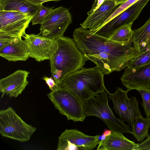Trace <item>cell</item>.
<instances>
[{
	"label": "cell",
	"mask_w": 150,
	"mask_h": 150,
	"mask_svg": "<svg viewBox=\"0 0 150 150\" xmlns=\"http://www.w3.org/2000/svg\"><path fill=\"white\" fill-rule=\"evenodd\" d=\"M33 18L19 12L0 10V40L23 37Z\"/></svg>",
	"instance_id": "obj_7"
},
{
	"label": "cell",
	"mask_w": 150,
	"mask_h": 150,
	"mask_svg": "<svg viewBox=\"0 0 150 150\" xmlns=\"http://www.w3.org/2000/svg\"><path fill=\"white\" fill-rule=\"evenodd\" d=\"M0 56L9 61H25L29 54L25 40L21 37L12 38L9 43L0 49Z\"/></svg>",
	"instance_id": "obj_15"
},
{
	"label": "cell",
	"mask_w": 150,
	"mask_h": 150,
	"mask_svg": "<svg viewBox=\"0 0 150 150\" xmlns=\"http://www.w3.org/2000/svg\"><path fill=\"white\" fill-rule=\"evenodd\" d=\"M73 39L84 57L95 63L104 74L125 69L139 54L131 43L117 42L81 27L74 30Z\"/></svg>",
	"instance_id": "obj_1"
},
{
	"label": "cell",
	"mask_w": 150,
	"mask_h": 150,
	"mask_svg": "<svg viewBox=\"0 0 150 150\" xmlns=\"http://www.w3.org/2000/svg\"><path fill=\"white\" fill-rule=\"evenodd\" d=\"M138 0H127L120 5L112 13L106 20L100 28Z\"/></svg>",
	"instance_id": "obj_24"
},
{
	"label": "cell",
	"mask_w": 150,
	"mask_h": 150,
	"mask_svg": "<svg viewBox=\"0 0 150 150\" xmlns=\"http://www.w3.org/2000/svg\"><path fill=\"white\" fill-rule=\"evenodd\" d=\"M53 7H45L42 4L41 6L40 10L38 14L32 19V25H34L42 23L46 17L53 10Z\"/></svg>",
	"instance_id": "obj_22"
},
{
	"label": "cell",
	"mask_w": 150,
	"mask_h": 150,
	"mask_svg": "<svg viewBox=\"0 0 150 150\" xmlns=\"http://www.w3.org/2000/svg\"><path fill=\"white\" fill-rule=\"evenodd\" d=\"M72 22V16L69 10L62 6L57 7L54 9L40 24L39 34L56 39L63 36Z\"/></svg>",
	"instance_id": "obj_9"
},
{
	"label": "cell",
	"mask_w": 150,
	"mask_h": 150,
	"mask_svg": "<svg viewBox=\"0 0 150 150\" xmlns=\"http://www.w3.org/2000/svg\"><path fill=\"white\" fill-rule=\"evenodd\" d=\"M100 136L88 135L76 129H66L59 137L57 150H93L100 141Z\"/></svg>",
	"instance_id": "obj_10"
},
{
	"label": "cell",
	"mask_w": 150,
	"mask_h": 150,
	"mask_svg": "<svg viewBox=\"0 0 150 150\" xmlns=\"http://www.w3.org/2000/svg\"><path fill=\"white\" fill-rule=\"evenodd\" d=\"M30 72L17 70L10 75L0 80L1 98L6 95L11 97H17L21 93L28 84L27 80Z\"/></svg>",
	"instance_id": "obj_14"
},
{
	"label": "cell",
	"mask_w": 150,
	"mask_h": 150,
	"mask_svg": "<svg viewBox=\"0 0 150 150\" xmlns=\"http://www.w3.org/2000/svg\"><path fill=\"white\" fill-rule=\"evenodd\" d=\"M106 90L94 95L83 104L86 117L93 116L100 118L112 132L132 134L131 129L117 118L109 107Z\"/></svg>",
	"instance_id": "obj_4"
},
{
	"label": "cell",
	"mask_w": 150,
	"mask_h": 150,
	"mask_svg": "<svg viewBox=\"0 0 150 150\" xmlns=\"http://www.w3.org/2000/svg\"><path fill=\"white\" fill-rule=\"evenodd\" d=\"M120 5L110 0H95L87 13L86 20L80 24L81 27L88 29L94 33Z\"/></svg>",
	"instance_id": "obj_12"
},
{
	"label": "cell",
	"mask_w": 150,
	"mask_h": 150,
	"mask_svg": "<svg viewBox=\"0 0 150 150\" xmlns=\"http://www.w3.org/2000/svg\"><path fill=\"white\" fill-rule=\"evenodd\" d=\"M138 143L126 138L123 134L111 132L104 139L100 140L98 150H135Z\"/></svg>",
	"instance_id": "obj_16"
},
{
	"label": "cell",
	"mask_w": 150,
	"mask_h": 150,
	"mask_svg": "<svg viewBox=\"0 0 150 150\" xmlns=\"http://www.w3.org/2000/svg\"><path fill=\"white\" fill-rule=\"evenodd\" d=\"M41 6L27 0H0V10L19 12L33 18L38 14Z\"/></svg>",
	"instance_id": "obj_17"
},
{
	"label": "cell",
	"mask_w": 150,
	"mask_h": 150,
	"mask_svg": "<svg viewBox=\"0 0 150 150\" xmlns=\"http://www.w3.org/2000/svg\"><path fill=\"white\" fill-rule=\"evenodd\" d=\"M131 129L132 134L137 141L142 142L144 138L149 135L150 117L144 118L142 115L137 117Z\"/></svg>",
	"instance_id": "obj_19"
},
{
	"label": "cell",
	"mask_w": 150,
	"mask_h": 150,
	"mask_svg": "<svg viewBox=\"0 0 150 150\" xmlns=\"http://www.w3.org/2000/svg\"><path fill=\"white\" fill-rule=\"evenodd\" d=\"M150 150V135L147 137L143 142L138 145L135 150Z\"/></svg>",
	"instance_id": "obj_25"
},
{
	"label": "cell",
	"mask_w": 150,
	"mask_h": 150,
	"mask_svg": "<svg viewBox=\"0 0 150 150\" xmlns=\"http://www.w3.org/2000/svg\"><path fill=\"white\" fill-rule=\"evenodd\" d=\"M42 79L45 81L51 91L54 90L57 87L56 83L52 76L48 77L47 76H44Z\"/></svg>",
	"instance_id": "obj_26"
},
{
	"label": "cell",
	"mask_w": 150,
	"mask_h": 150,
	"mask_svg": "<svg viewBox=\"0 0 150 150\" xmlns=\"http://www.w3.org/2000/svg\"><path fill=\"white\" fill-rule=\"evenodd\" d=\"M55 108L68 120L84 122L86 118L83 104L71 92L58 87L47 94Z\"/></svg>",
	"instance_id": "obj_6"
},
{
	"label": "cell",
	"mask_w": 150,
	"mask_h": 150,
	"mask_svg": "<svg viewBox=\"0 0 150 150\" xmlns=\"http://www.w3.org/2000/svg\"><path fill=\"white\" fill-rule=\"evenodd\" d=\"M104 74L97 66L81 69L68 75L59 87L68 90L83 104L93 96L105 91Z\"/></svg>",
	"instance_id": "obj_3"
},
{
	"label": "cell",
	"mask_w": 150,
	"mask_h": 150,
	"mask_svg": "<svg viewBox=\"0 0 150 150\" xmlns=\"http://www.w3.org/2000/svg\"><path fill=\"white\" fill-rule=\"evenodd\" d=\"M60 0H56V1H60Z\"/></svg>",
	"instance_id": "obj_29"
},
{
	"label": "cell",
	"mask_w": 150,
	"mask_h": 150,
	"mask_svg": "<svg viewBox=\"0 0 150 150\" xmlns=\"http://www.w3.org/2000/svg\"><path fill=\"white\" fill-rule=\"evenodd\" d=\"M36 128L24 122L11 107L0 111V133L21 142L29 140Z\"/></svg>",
	"instance_id": "obj_5"
},
{
	"label": "cell",
	"mask_w": 150,
	"mask_h": 150,
	"mask_svg": "<svg viewBox=\"0 0 150 150\" xmlns=\"http://www.w3.org/2000/svg\"><path fill=\"white\" fill-rule=\"evenodd\" d=\"M138 91L142 97L143 107L145 114L147 117H150V90L142 89Z\"/></svg>",
	"instance_id": "obj_23"
},
{
	"label": "cell",
	"mask_w": 150,
	"mask_h": 150,
	"mask_svg": "<svg viewBox=\"0 0 150 150\" xmlns=\"http://www.w3.org/2000/svg\"><path fill=\"white\" fill-rule=\"evenodd\" d=\"M125 69L120 79L127 90H150V63L136 69Z\"/></svg>",
	"instance_id": "obj_13"
},
{
	"label": "cell",
	"mask_w": 150,
	"mask_h": 150,
	"mask_svg": "<svg viewBox=\"0 0 150 150\" xmlns=\"http://www.w3.org/2000/svg\"><path fill=\"white\" fill-rule=\"evenodd\" d=\"M56 40L57 46L50 60L51 75L58 87L68 75L81 69L88 60L73 39L63 36Z\"/></svg>",
	"instance_id": "obj_2"
},
{
	"label": "cell",
	"mask_w": 150,
	"mask_h": 150,
	"mask_svg": "<svg viewBox=\"0 0 150 150\" xmlns=\"http://www.w3.org/2000/svg\"><path fill=\"white\" fill-rule=\"evenodd\" d=\"M24 38L29 57L41 62L50 60L57 46L56 39L48 38L39 34H25Z\"/></svg>",
	"instance_id": "obj_11"
},
{
	"label": "cell",
	"mask_w": 150,
	"mask_h": 150,
	"mask_svg": "<svg viewBox=\"0 0 150 150\" xmlns=\"http://www.w3.org/2000/svg\"><path fill=\"white\" fill-rule=\"evenodd\" d=\"M114 1L117 5H121L127 0H110Z\"/></svg>",
	"instance_id": "obj_28"
},
{
	"label": "cell",
	"mask_w": 150,
	"mask_h": 150,
	"mask_svg": "<svg viewBox=\"0 0 150 150\" xmlns=\"http://www.w3.org/2000/svg\"><path fill=\"white\" fill-rule=\"evenodd\" d=\"M150 63V48L132 59L126 68L128 69H136Z\"/></svg>",
	"instance_id": "obj_21"
},
{
	"label": "cell",
	"mask_w": 150,
	"mask_h": 150,
	"mask_svg": "<svg viewBox=\"0 0 150 150\" xmlns=\"http://www.w3.org/2000/svg\"><path fill=\"white\" fill-rule=\"evenodd\" d=\"M116 90L112 93L106 90L109 98L112 102L113 108L121 120L132 127L137 117L141 115L138 101L135 97H128L127 90L125 91L122 88L118 87L116 88Z\"/></svg>",
	"instance_id": "obj_8"
},
{
	"label": "cell",
	"mask_w": 150,
	"mask_h": 150,
	"mask_svg": "<svg viewBox=\"0 0 150 150\" xmlns=\"http://www.w3.org/2000/svg\"><path fill=\"white\" fill-rule=\"evenodd\" d=\"M133 31L130 43L140 54L150 48V18L142 26Z\"/></svg>",
	"instance_id": "obj_18"
},
{
	"label": "cell",
	"mask_w": 150,
	"mask_h": 150,
	"mask_svg": "<svg viewBox=\"0 0 150 150\" xmlns=\"http://www.w3.org/2000/svg\"><path fill=\"white\" fill-rule=\"evenodd\" d=\"M132 23H130L120 28L109 39L122 44L129 43L133 33V31L131 29Z\"/></svg>",
	"instance_id": "obj_20"
},
{
	"label": "cell",
	"mask_w": 150,
	"mask_h": 150,
	"mask_svg": "<svg viewBox=\"0 0 150 150\" xmlns=\"http://www.w3.org/2000/svg\"><path fill=\"white\" fill-rule=\"evenodd\" d=\"M33 4L38 6H41L42 4L50 1H56V0H27Z\"/></svg>",
	"instance_id": "obj_27"
}]
</instances>
